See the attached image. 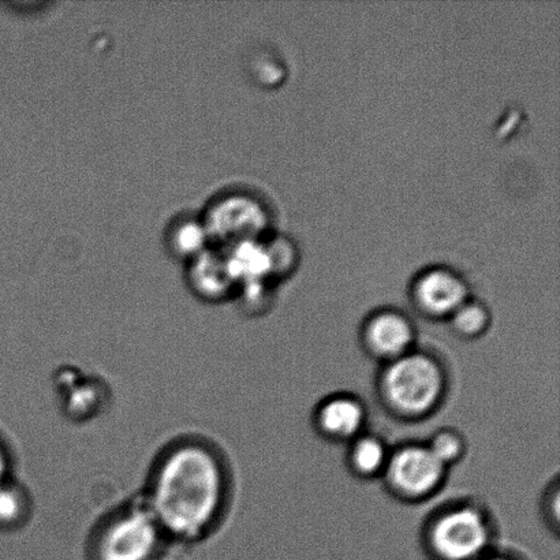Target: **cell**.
<instances>
[{
	"label": "cell",
	"mask_w": 560,
	"mask_h": 560,
	"mask_svg": "<svg viewBox=\"0 0 560 560\" xmlns=\"http://www.w3.org/2000/svg\"><path fill=\"white\" fill-rule=\"evenodd\" d=\"M224 493L226 479L217 455L197 444H185L159 466L150 512L162 530L195 539L217 520Z\"/></svg>",
	"instance_id": "obj_1"
},
{
	"label": "cell",
	"mask_w": 560,
	"mask_h": 560,
	"mask_svg": "<svg viewBox=\"0 0 560 560\" xmlns=\"http://www.w3.org/2000/svg\"><path fill=\"white\" fill-rule=\"evenodd\" d=\"M497 537L495 515L475 498L443 503L421 528L422 547L433 560H479L495 550Z\"/></svg>",
	"instance_id": "obj_3"
},
{
	"label": "cell",
	"mask_w": 560,
	"mask_h": 560,
	"mask_svg": "<svg viewBox=\"0 0 560 560\" xmlns=\"http://www.w3.org/2000/svg\"><path fill=\"white\" fill-rule=\"evenodd\" d=\"M425 443L439 463L448 470L463 463L469 450L464 433L453 427H443L433 432Z\"/></svg>",
	"instance_id": "obj_13"
},
{
	"label": "cell",
	"mask_w": 560,
	"mask_h": 560,
	"mask_svg": "<svg viewBox=\"0 0 560 560\" xmlns=\"http://www.w3.org/2000/svg\"><path fill=\"white\" fill-rule=\"evenodd\" d=\"M9 469V455L8 452H5L3 444L0 443V486H2L3 482L8 481Z\"/></svg>",
	"instance_id": "obj_17"
},
{
	"label": "cell",
	"mask_w": 560,
	"mask_h": 560,
	"mask_svg": "<svg viewBox=\"0 0 560 560\" xmlns=\"http://www.w3.org/2000/svg\"><path fill=\"white\" fill-rule=\"evenodd\" d=\"M370 410L359 395L334 393L313 409L312 424L318 436L331 443L348 444L368 431Z\"/></svg>",
	"instance_id": "obj_9"
},
{
	"label": "cell",
	"mask_w": 560,
	"mask_h": 560,
	"mask_svg": "<svg viewBox=\"0 0 560 560\" xmlns=\"http://www.w3.org/2000/svg\"><path fill=\"white\" fill-rule=\"evenodd\" d=\"M448 475L425 442H405L393 447L381 480L397 501L420 504L443 490Z\"/></svg>",
	"instance_id": "obj_4"
},
{
	"label": "cell",
	"mask_w": 560,
	"mask_h": 560,
	"mask_svg": "<svg viewBox=\"0 0 560 560\" xmlns=\"http://www.w3.org/2000/svg\"><path fill=\"white\" fill-rule=\"evenodd\" d=\"M207 241V233L202 224L194 222L178 224L170 237V244L175 254L191 257L205 254L202 249H205Z\"/></svg>",
	"instance_id": "obj_14"
},
{
	"label": "cell",
	"mask_w": 560,
	"mask_h": 560,
	"mask_svg": "<svg viewBox=\"0 0 560 560\" xmlns=\"http://www.w3.org/2000/svg\"><path fill=\"white\" fill-rule=\"evenodd\" d=\"M161 526L151 512L130 510L104 529L97 546L98 560H150L161 539Z\"/></svg>",
	"instance_id": "obj_5"
},
{
	"label": "cell",
	"mask_w": 560,
	"mask_h": 560,
	"mask_svg": "<svg viewBox=\"0 0 560 560\" xmlns=\"http://www.w3.org/2000/svg\"><path fill=\"white\" fill-rule=\"evenodd\" d=\"M346 465L355 479L362 481L381 480L386 470L393 447L386 439L365 431L346 444Z\"/></svg>",
	"instance_id": "obj_10"
},
{
	"label": "cell",
	"mask_w": 560,
	"mask_h": 560,
	"mask_svg": "<svg viewBox=\"0 0 560 560\" xmlns=\"http://www.w3.org/2000/svg\"><path fill=\"white\" fill-rule=\"evenodd\" d=\"M191 283L201 294L222 295L226 293L233 279L230 277L226 260L221 256L201 254L196 257Z\"/></svg>",
	"instance_id": "obj_12"
},
{
	"label": "cell",
	"mask_w": 560,
	"mask_h": 560,
	"mask_svg": "<svg viewBox=\"0 0 560 560\" xmlns=\"http://www.w3.org/2000/svg\"><path fill=\"white\" fill-rule=\"evenodd\" d=\"M452 331L466 342L486 337L492 326V313L485 302L476 299L465 301L448 318Z\"/></svg>",
	"instance_id": "obj_11"
},
{
	"label": "cell",
	"mask_w": 560,
	"mask_h": 560,
	"mask_svg": "<svg viewBox=\"0 0 560 560\" xmlns=\"http://www.w3.org/2000/svg\"><path fill=\"white\" fill-rule=\"evenodd\" d=\"M26 513L24 493L9 481L0 486V528H13Z\"/></svg>",
	"instance_id": "obj_15"
},
{
	"label": "cell",
	"mask_w": 560,
	"mask_h": 560,
	"mask_svg": "<svg viewBox=\"0 0 560 560\" xmlns=\"http://www.w3.org/2000/svg\"><path fill=\"white\" fill-rule=\"evenodd\" d=\"M541 515L548 529L558 536L560 524V481L558 477L547 486L542 493Z\"/></svg>",
	"instance_id": "obj_16"
},
{
	"label": "cell",
	"mask_w": 560,
	"mask_h": 560,
	"mask_svg": "<svg viewBox=\"0 0 560 560\" xmlns=\"http://www.w3.org/2000/svg\"><path fill=\"white\" fill-rule=\"evenodd\" d=\"M378 402L393 419L430 420L443 408L452 389L446 360L435 350L421 348L381 365L375 382Z\"/></svg>",
	"instance_id": "obj_2"
},
{
	"label": "cell",
	"mask_w": 560,
	"mask_h": 560,
	"mask_svg": "<svg viewBox=\"0 0 560 560\" xmlns=\"http://www.w3.org/2000/svg\"><path fill=\"white\" fill-rule=\"evenodd\" d=\"M208 240L234 246L249 243L266 229L265 208L248 196H230L208 210L205 223Z\"/></svg>",
	"instance_id": "obj_7"
},
{
	"label": "cell",
	"mask_w": 560,
	"mask_h": 560,
	"mask_svg": "<svg viewBox=\"0 0 560 560\" xmlns=\"http://www.w3.org/2000/svg\"><path fill=\"white\" fill-rule=\"evenodd\" d=\"M419 332L406 313L384 307L371 313L360 328L362 351L378 364H388L419 346Z\"/></svg>",
	"instance_id": "obj_6"
},
{
	"label": "cell",
	"mask_w": 560,
	"mask_h": 560,
	"mask_svg": "<svg viewBox=\"0 0 560 560\" xmlns=\"http://www.w3.org/2000/svg\"><path fill=\"white\" fill-rule=\"evenodd\" d=\"M410 299L421 316L430 320L448 322L453 313L470 299V290L459 273L436 267L416 278L411 284Z\"/></svg>",
	"instance_id": "obj_8"
},
{
	"label": "cell",
	"mask_w": 560,
	"mask_h": 560,
	"mask_svg": "<svg viewBox=\"0 0 560 560\" xmlns=\"http://www.w3.org/2000/svg\"><path fill=\"white\" fill-rule=\"evenodd\" d=\"M479 560H520L517 557L510 556V553L493 550L490 553H487L486 557H482Z\"/></svg>",
	"instance_id": "obj_18"
}]
</instances>
